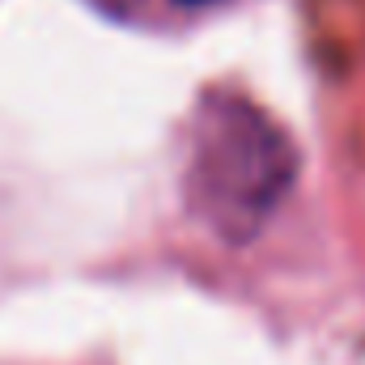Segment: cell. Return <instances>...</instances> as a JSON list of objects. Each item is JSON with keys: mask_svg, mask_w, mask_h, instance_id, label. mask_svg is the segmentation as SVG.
I'll return each instance as SVG.
<instances>
[{"mask_svg": "<svg viewBox=\"0 0 365 365\" xmlns=\"http://www.w3.org/2000/svg\"><path fill=\"white\" fill-rule=\"evenodd\" d=\"M115 4H119V0H115Z\"/></svg>", "mask_w": 365, "mask_h": 365, "instance_id": "cell-3", "label": "cell"}, {"mask_svg": "<svg viewBox=\"0 0 365 365\" xmlns=\"http://www.w3.org/2000/svg\"><path fill=\"white\" fill-rule=\"evenodd\" d=\"M293 179L297 153L272 115L238 93L204 98L187 149V195L225 242L255 238Z\"/></svg>", "mask_w": 365, "mask_h": 365, "instance_id": "cell-1", "label": "cell"}, {"mask_svg": "<svg viewBox=\"0 0 365 365\" xmlns=\"http://www.w3.org/2000/svg\"><path fill=\"white\" fill-rule=\"evenodd\" d=\"M179 4H212V0H179Z\"/></svg>", "mask_w": 365, "mask_h": 365, "instance_id": "cell-2", "label": "cell"}]
</instances>
